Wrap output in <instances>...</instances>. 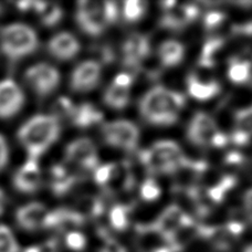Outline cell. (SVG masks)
Masks as SVG:
<instances>
[{"mask_svg":"<svg viewBox=\"0 0 252 252\" xmlns=\"http://www.w3.org/2000/svg\"><path fill=\"white\" fill-rule=\"evenodd\" d=\"M185 104L181 93L169 91L164 87H156L148 91L139 103L142 116L154 125H173Z\"/></svg>","mask_w":252,"mask_h":252,"instance_id":"obj_1","label":"cell"},{"mask_svg":"<svg viewBox=\"0 0 252 252\" xmlns=\"http://www.w3.org/2000/svg\"><path fill=\"white\" fill-rule=\"evenodd\" d=\"M61 132L59 120L52 115H37L21 126L18 138L30 159H38L55 143Z\"/></svg>","mask_w":252,"mask_h":252,"instance_id":"obj_2","label":"cell"},{"mask_svg":"<svg viewBox=\"0 0 252 252\" xmlns=\"http://www.w3.org/2000/svg\"><path fill=\"white\" fill-rule=\"evenodd\" d=\"M38 46L37 33L27 25H9L0 32V47L4 56L11 60H19L31 55Z\"/></svg>","mask_w":252,"mask_h":252,"instance_id":"obj_3","label":"cell"},{"mask_svg":"<svg viewBox=\"0 0 252 252\" xmlns=\"http://www.w3.org/2000/svg\"><path fill=\"white\" fill-rule=\"evenodd\" d=\"M102 135L105 143L111 146L134 151L138 144L139 129L129 121L119 120L103 125Z\"/></svg>","mask_w":252,"mask_h":252,"instance_id":"obj_4","label":"cell"},{"mask_svg":"<svg viewBox=\"0 0 252 252\" xmlns=\"http://www.w3.org/2000/svg\"><path fill=\"white\" fill-rule=\"evenodd\" d=\"M25 80L38 95L47 96L59 87L60 73L55 66L47 63H39L26 71Z\"/></svg>","mask_w":252,"mask_h":252,"instance_id":"obj_5","label":"cell"},{"mask_svg":"<svg viewBox=\"0 0 252 252\" xmlns=\"http://www.w3.org/2000/svg\"><path fill=\"white\" fill-rule=\"evenodd\" d=\"M76 21L84 32L90 35H98L105 30L109 21L103 10L102 2L80 1L76 9Z\"/></svg>","mask_w":252,"mask_h":252,"instance_id":"obj_6","label":"cell"},{"mask_svg":"<svg viewBox=\"0 0 252 252\" xmlns=\"http://www.w3.org/2000/svg\"><path fill=\"white\" fill-rule=\"evenodd\" d=\"M65 158L82 169H96L98 167L96 147L89 138H78L70 143L65 150Z\"/></svg>","mask_w":252,"mask_h":252,"instance_id":"obj_7","label":"cell"},{"mask_svg":"<svg viewBox=\"0 0 252 252\" xmlns=\"http://www.w3.org/2000/svg\"><path fill=\"white\" fill-rule=\"evenodd\" d=\"M25 104V94L15 81L3 80L0 82V119H10Z\"/></svg>","mask_w":252,"mask_h":252,"instance_id":"obj_8","label":"cell"},{"mask_svg":"<svg viewBox=\"0 0 252 252\" xmlns=\"http://www.w3.org/2000/svg\"><path fill=\"white\" fill-rule=\"evenodd\" d=\"M101 65L95 61H84L75 67L71 76V88L75 92L91 91L100 82Z\"/></svg>","mask_w":252,"mask_h":252,"instance_id":"obj_9","label":"cell"},{"mask_svg":"<svg viewBox=\"0 0 252 252\" xmlns=\"http://www.w3.org/2000/svg\"><path fill=\"white\" fill-rule=\"evenodd\" d=\"M48 210L41 202H30L17 210L16 219L19 226L27 231H34L43 228Z\"/></svg>","mask_w":252,"mask_h":252,"instance_id":"obj_10","label":"cell"},{"mask_svg":"<svg viewBox=\"0 0 252 252\" xmlns=\"http://www.w3.org/2000/svg\"><path fill=\"white\" fill-rule=\"evenodd\" d=\"M15 187L22 192H34L41 184V170L35 159H30L21 166L13 178Z\"/></svg>","mask_w":252,"mask_h":252,"instance_id":"obj_11","label":"cell"},{"mask_svg":"<svg viewBox=\"0 0 252 252\" xmlns=\"http://www.w3.org/2000/svg\"><path fill=\"white\" fill-rule=\"evenodd\" d=\"M48 50L58 60L66 61L74 58L80 51V43L73 34L60 32L56 34L48 43Z\"/></svg>","mask_w":252,"mask_h":252,"instance_id":"obj_12","label":"cell"},{"mask_svg":"<svg viewBox=\"0 0 252 252\" xmlns=\"http://www.w3.org/2000/svg\"><path fill=\"white\" fill-rule=\"evenodd\" d=\"M199 9L193 4H184L178 8H172L163 17L160 25L168 29L178 30L197 19Z\"/></svg>","mask_w":252,"mask_h":252,"instance_id":"obj_13","label":"cell"},{"mask_svg":"<svg viewBox=\"0 0 252 252\" xmlns=\"http://www.w3.org/2000/svg\"><path fill=\"white\" fill-rule=\"evenodd\" d=\"M150 41L146 35L141 33H133L123 43V61H132L141 63L150 53Z\"/></svg>","mask_w":252,"mask_h":252,"instance_id":"obj_14","label":"cell"},{"mask_svg":"<svg viewBox=\"0 0 252 252\" xmlns=\"http://www.w3.org/2000/svg\"><path fill=\"white\" fill-rule=\"evenodd\" d=\"M70 120L78 127L87 128L93 124L100 123L103 120V113L90 103H84L74 107Z\"/></svg>","mask_w":252,"mask_h":252,"instance_id":"obj_15","label":"cell"},{"mask_svg":"<svg viewBox=\"0 0 252 252\" xmlns=\"http://www.w3.org/2000/svg\"><path fill=\"white\" fill-rule=\"evenodd\" d=\"M75 183V177L62 164L52 166L50 169V186L58 196L64 195Z\"/></svg>","mask_w":252,"mask_h":252,"instance_id":"obj_16","label":"cell"},{"mask_svg":"<svg viewBox=\"0 0 252 252\" xmlns=\"http://www.w3.org/2000/svg\"><path fill=\"white\" fill-rule=\"evenodd\" d=\"M187 83L189 94L199 101H208L215 95H217L220 91V85L216 81L209 83H202L195 75H189Z\"/></svg>","mask_w":252,"mask_h":252,"instance_id":"obj_17","label":"cell"},{"mask_svg":"<svg viewBox=\"0 0 252 252\" xmlns=\"http://www.w3.org/2000/svg\"><path fill=\"white\" fill-rule=\"evenodd\" d=\"M159 58L165 66H175L181 63L185 56V48L181 42L168 40L159 47Z\"/></svg>","mask_w":252,"mask_h":252,"instance_id":"obj_18","label":"cell"},{"mask_svg":"<svg viewBox=\"0 0 252 252\" xmlns=\"http://www.w3.org/2000/svg\"><path fill=\"white\" fill-rule=\"evenodd\" d=\"M151 150L158 156L176 164L178 167L186 158L183 155L182 148L173 141H158L153 145Z\"/></svg>","mask_w":252,"mask_h":252,"instance_id":"obj_19","label":"cell"},{"mask_svg":"<svg viewBox=\"0 0 252 252\" xmlns=\"http://www.w3.org/2000/svg\"><path fill=\"white\" fill-rule=\"evenodd\" d=\"M32 7L40 15V19L44 26L53 27L61 20L62 10L56 3L35 1Z\"/></svg>","mask_w":252,"mask_h":252,"instance_id":"obj_20","label":"cell"},{"mask_svg":"<svg viewBox=\"0 0 252 252\" xmlns=\"http://www.w3.org/2000/svg\"><path fill=\"white\" fill-rule=\"evenodd\" d=\"M105 104L116 110H123L129 102V90L115 87L112 84L103 96Z\"/></svg>","mask_w":252,"mask_h":252,"instance_id":"obj_21","label":"cell"},{"mask_svg":"<svg viewBox=\"0 0 252 252\" xmlns=\"http://www.w3.org/2000/svg\"><path fill=\"white\" fill-rule=\"evenodd\" d=\"M237 179L233 176H226L223 177L218 184L215 186L207 189V196H208L211 201L216 202V204H220L223 201L226 193L230 190L231 188L236 186Z\"/></svg>","mask_w":252,"mask_h":252,"instance_id":"obj_22","label":"cell"},{"mask_svg":"<svg viewBox=\"0 0 252 252\" xmlns=\"http://www.w3.org/2000/svg\"><path fill=\"white\" fill-rule=\"evenodd\" d=\"M223 46L222 39L213 38L208 40L202 48L199 63L205 67H213L216 63L215 57Z\"/></svg>","mask_w":252,"mask_h":252,"instance_id":"obj_23","label":"cell"},{"mask_svg":"<svg viewBox=\"0 0 252 252\" xmlns=\"http://www.w3.org/2000/svg\"><path fill=\"white\" fill-rule=\"evenodd\" d=\"M251 75V64L249 61H235L228 70V78L233 83L240 84L249 81Z\"/></svg>","mask_w":252,"mask_h":252,"instance_id":"obj_24","label":"cell"},{"mask_svg":"<svg viewBox=\"0 0 252 252\" xmlns=\"http://www.w3.org/2000/svg\"><path fill=\"white\" fill-rule=\"evenodd\" d=\"M112 227L118 231H124L128 226V209L124 205H115L110 211Z\"/></svg>","mask_w":252,"mask_h":252,"instance_id":"obj_25","label":"cell"},{"mask_svg":"<svg viewBox=\"0 0 252 252\" xmlns=\"http://www.w3.org/2000/svg\"><path fill=\"white\" fill-rule=\"evenodd\" d=\"M147 3L138 0H128L124 3L123 15L128 22H136L144 16Z\"/></svg>","mask_w":252,"mask_h":252,"instance_id":"obj_26","label":"cell"},{"mask_svg":"<svg viewBox=\"0 0 252 252\" xmlns=\"http://www.w3.org/2000/svg\"><path fill=\"white\" fill-rule=\"evenodd\" d=\"M19 250L12 231L4 224H0V252H19Z\"/></svg>","mask_w":252,"mask_h":252,"instance_id":"obj_27","label":"cell"},{"mask_svg":"<svg viewBox=\"0 0 252 252\" xmlns=\"http://www.w3.org/2000/svg\"><path fill=\"white\" fill-rule=\"evenodd\" d=\"M119 166L115 164H106L98 166L94 172V181H95L98 185L101 186H107L112 182V179L115 177L118 174Z\"/></svg>","mask_w":252,"mask_h":252,"instance_id":"obj_28","label":"cell"},{"mask_svg":"<svg viewBox=\"0 0 252 252\" xmlns=\"http://www.w3.org/2000/svg\"><path fill=\"white\" fill-rule=\"evenodd\" d=\"M80 209L75 211H78L83 217L84 214H88L92 216V217H97V216H100L103 213V209H104L103 204L96 197H85L80 201Z\"/></svg>","mask_w":252,"mask_h":252,"instance_id":"obj_29","label":"cell"},{"mask_svg":"<svg viewBox=\"0 0 252 252\" xmlns=\"http://www.w3.org/2000/svg\"><path fill=\"white\" fill-rule=\"evenodd\" d=\"M74 105L70 98L66 96H61L52 104V116H55L57 120L60 118H69L74 110Z\"/></svg>","mask_w":252,"mask_h":252,"instance_id":"obj_30","label":"cell"},{"mask_svg":"<svg viewBox=\"0 0 252 252\" xmlns=\"http://www.w3.org/2000/svg\"><path fill=\"white\" fill-rule=\"evenodd\" d=\"M236 130L252 135V106L236 113Z\"/></svg>","mask_w":252,"mask_h":252,"instance_id":"obj_31","label":"cell"},{"mask_svg":"<svg viewBox=\"0 0 252 252\" xmlns=\"http://www.w3.org/2000/svg\"><path fill=\"white\" fill-rule=\"evenodd\" d=\"M189 126L204 130H209V132H216V130H218L215 120L208 114L201 113V112L193 115L192 120L189 123Z\"/></svg>","mask_w":252,"mask_h":252,"instance_id":"obj_32","label":"cell"},{"mask_svg":"<svg viewBox=\"0 0 252 252\" xmlns=\"http://www.w3.org/2000/svg\"><path fill=\"white\" fill-rule=\"evenodd\" d=\"M65 245L72 251L81 252L87 247V238L79 231H69L65 236Z\"/></svg>","mask_w":252,"mask_h":252,"instance_id":"obj_33","label":"cell"},{"mask_svg":"<svg viewBox=\"0 0 252 252\" xmlns=\"http://www.w3.org/2000/svg\"><path fill=\"white\" fill-rule=\"evenodd\" d=\"M160 196V188L154 179L148 178L141 186V197L146 201H154Z\"/></svg>","mask_w":252,"mask_h":252,"instance_id":"obj_34","label":"cell"},{"mask_svg":"<svg viewBox=\"0 0 252 252\" xmlns=\"http://www.w3.org/2000/svg\"><path fill=\"white\" fill-rule=\"evenodd\" d=\"M224 18H226V16H224L222 12L210 11L205 16L204 25L208 30L217 28V27L224 20Z\"/></svg>","mask_w":252,"mask_h":252,"instance_id":"obj_35","label":"cell"},{"mask_svg":"<svg viewBox=\"0 0 252 252\" xmlns=\"http://www.w3.org/2000/svg\"><path fill=\"white\" fill-rule=\"evenodd\" d=\"M98 252H126L125 247L112 238H107Z\"/></svg>","mask_w":252,"mask_h":252,"instance_id":"obj_36","label":"cell"},{"mask_svg":"<svg viewBox=\"0 0 252 252\" xmlns=\"http://www.w3.org/2000/svg\"><path fill=\"white\" fill-rule=\"evenodd\" d=\"M133 83V76L129 75L126 72H123V73H120L119 75H116L114 80H113V85L119 88H123V89H129L130 85Z\"/></svg>","mask_w":252,"mask_h":252,"instance_id":"obj_37","label":"cell"},{"mask_svg":"<svg viewBox=\"0 0 252 252\" xmlns=\"http://www.w3.org/2000/svg\"><path fill=\"white\" fill-rule=\"evenodd\" d=\"M9 153H8V145L4 137L0 134V170H2L4 166L8 163Z\"/></svg>","mask_w":252,"mask_h":252,"instance_id":"obj_38","label":"cell"},{"mask_svg":"<svg viewBox=\"0 0 252 252\" xmlns=\"http://www.w3.org/2000/svg\"><path fill=\"white\" fill-rule=\"evenodd\" d=\"M226 230L231 237H239L244 232L245 226L240 221H231L226 226Z\"/></svg>","mask_w":252,"mask_h":252,"instance_id":"obj_39","label":"cell"},{"mask_svg":"<svg viewBox=\"0 0 252 252\" xmlns=\"http://www.w3.org/2000/svg\"><path fill=\"white\" fill-rule=\"evenodd\" d=\"M250 137H251L250 135L235 129V132H233L231 135V141H232V143H235L236 145L242 146V145H247V144L249 143Z\"/></svg>","mask_w":252,"mask_h":252,"instance_id":"obj_40","label":"cell"},{"mask_svg":"<svg viewBox=\"0 0 252 252\" xmlns=\"http://www.w3.org/2000/svg\"><path fill=\"white\" fill-rule=\"evenodd\" d=\"M229 142V138L226 134H223L221 132H216L215 135L213 136V139H211L210 145H213L215 147H223L226 146Z\"/></svg>","mask_w":252,"mask_h":252,"instance_id":"obj_41","label":"cell"},{"mask_svg":"<svg viewBox=\"0 0 252 252\" xmlns=\"http://www.w3.org/2000/svg\"><path fill=\"white\" fill-rule=\"evenodd\" d=\"M224 160H226V163L229 165H239L244 161V156L238 152H230L228 153Z\"/></svg>","mask_w":252,"mask_h":252,"instance_id":"obj_42","label":"cell"},{"mask_svg":"<svg viewBox=\"0 0 252 252\" xmlns=\"http://www.w3.org/2000/svg\"><path fill=\"white\" fill-rule=\"evenodd\" d=\"M39 252H59L57 241L51 239L47 241L46 244L39 246Z\"/></svg>","mask_w":252,"mask_h":252,"instance_id":"obj_43","label":"cell"},{"mask_svg":"<svg viewBox=\"0 0 252 252\" xmlns=\"http://www.w3.org/2000/svg\"><path fill=\"white\" fill-rule=\"evenodd\" d=\"M244 200H245V206H246L247 213H248L252 218V189H250V190H248L245 193Z\"/></svg>","mask_w":252,"mask_h":252,"instance_id":"obj_44","label":"cell"},{"mask_svg":"<svg viewBox=\"0 0 252 252\" xmlns=\"http://www.w3.org/2000/svg\"><path fill=\"white\" fill-rule=\"evenodd\" d=\"M17 7L18 9H20L22 11H26V10H29V9L33 6V2L32 1H20V2H17Z\"/></svg>","mask_w":252,"mask_h":252,"instance_id":"obj_45","label":"cell"},{"mask_svg":"<svg viewBox=\"0 0 252 252\" xmlns=\"http://www.w3.org/2000/svg\"><path fill=\"white\" fill-rule=\"evenodd\" d=\"M6 195H4V192L0 189V215H2L3 210H4V207H6Z\"/></svg>","mask_w":252,"mask_h":252,"instance_id":"obj_46","label":"cell"},{"mask_svg":"<svg viewBox=\"0 0 252 252\" xmlns=\"http://www.w3.org/2000/svg\"><path fill=\"white\" fill-rule=\"evenodd\" d=\"M151 252H173L170 250L168 247H164V248H156L154 250H152Z\"/></svg>","mask_w":252,"mask_h":252,"instance_id":"obj_47","label":"cell"},{"mask_svg":"<svg viewBox=\"0 0 252 252\" xmlns=\"http://www.w3.org/2000/svg\"><path fill=\"white\" fill-rule=\"evenodd\" d=\"M24 252H39V246H31L27 248Z\"/></svg>","mask_w":252,"mask_h":252,"instance_id":"obj_48","label":"cell"},{"mask_svg":"<svg viewBox=\"0 0 252 252\" xmlns=\"http://www.w3.org/2000/svg\"><path fill=\"white\" fill-rule=\"evenodd\" d=\"M244 252H252V245H250V246H248V247H246Z\"/></svg>","mask_w":252,"mask_h":252,"instance_id":"obj_49","label":"cell"}]
</instances>
